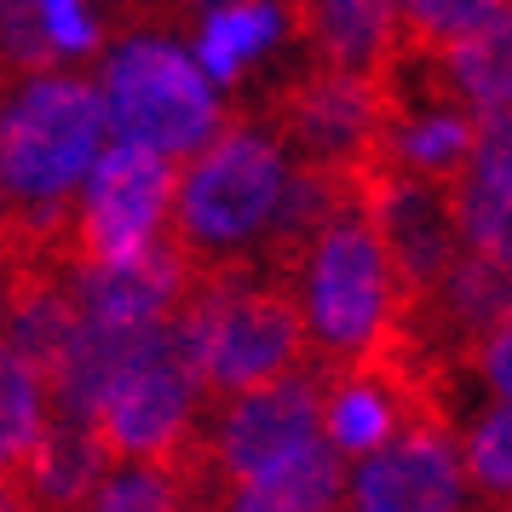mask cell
Segmentation results:
<instances>
[{"mask_svg": "<svg viewBox=\"0 0 512 512\" xmlns=\"http://www.w3.org/2000/svg\"><path fill=\"white\" fill-rule=\"evenodd\" d=\"M52 420H58L52 374L6 351V363H0V455L12 472H24V461L41 449Z\"/></svg>", "mask_w": 512, "mask_h": 512, "instance_id": "23", "label": "cell"}, {"mask_svg": "<svg viewBox=\"0 0 512 512\" xmlns=\"http://www.w3.org/2000/svg\"><path fill=\"white\" fill-rule=\"evenodd\" d=\"M392 121V93L386 81L369 70H340V64H317L282 93L277 127L288 133L294 156L334 173L363 179L380 162V139Z\"/></svg>", "mask_w": 512, "mask_h": 512, "instance_id": "8", "label": "cell"}, {"mask_svg": "<svg viewBox=\"0 0 512 512\" xmlns=\"http://www.w3.org/2000/svg\"><path fill=\"white\" fill-rule=\"evenodd\" d=\"M98 87L116 139L150 144L173 162L225 133V87L202 70L190 41L167 29H127L98 52Z\"/></svg>", "mask_w": 512, "mask_h": 512, "instance_id": "4", "label": "cell"}, {"mask_svg": "<svg viewBox=\"0 0 512 512\" xmlns=\"http://www.w3.org/2000/svg\"><path fill=\"white\" fill-rule=\"evenodd\" d=\"M288 35H305L300 6H288V0H208V6H196L190 47L219 87H236L265 58H277Z\"/></svg>", "mask_w": 512, "mask_h": 512, "instance_id": "13", "label": "cell"}, {"mask_svg": "<svg viewBox=\"0 0 512 512\" xmlns=\"http://www.w3.org/2000/svg\"><path fill=\"white\" fill-rule=\"evenodd\" d=\"M185 323L196 334L202 363H208L213 392H225V397L294 374V363L311 346L300 300L294 294H277L271 282L242 277V265L208 271V277L190 288Z\"/></svg>", "mask_w": 512, "mask_h": 512, "instance_id": "5", "label": "cell"}, {"mask_svg": "<svg viewBox=\"0 0 512 512\" xmlns=\"http://www.w3.org/2000/svg\"><path fill=\"white\" fill-rule=\"evenodd\" d=\"M87 507H98V512H167V507H179V478H173V466L162 455H121L104 472V484H98V495Z\"/></svg>", "mask_w": 512, "mask_h": 512, "instance_id": "25", "label": "cell"}, {"mask_svg": "<svg viewBox=\"0 0 512 512\" xmlns=\"http://www.w3.org/2000/svg\"><path fill=\"white\" fill-rule=\"evenodd\" d=\"M190 6H208V0H190Z\"/></svg>", "mask_w": 512, "mask_h": 512, "instance_id": "30", "label": "cell"}, {"mask_svg": "<svg viewBox=\"0 0 512 512\" xmlns=\"http://www.w3.org/2000/svg\"><path fill=\"white\" fill-rule=\"evenodd\" d=\"M294 300H300L311 351L323 363H369L403 323L409 282L397 271L386 236L374 231L363 196L328 219L294 259Z\"/></svg>", "mask_w": 512, "mask_h": 512, "instance_id": "3", "label": "cell"}, {"mask_svg": "<svg viewBox=\"0 0 512 512\" xmlns=\"http://www.w3.org/2000/svg\"><path fill=\"white\" fill-rule=\"evenodd\" d=\"M346 489H351L346 455L323 438L311 449H300L294 461H282L271 472L248 478V484L225 489V501L236 512H328V507H340Z\"/></svg>", "mask_w": 512, "mask_h": 512, "instance_id": "21", "label": "cell"}, {"mask_svg": "<svg viewBox=\"0 0 512 512\" xmlns=\"http://www.w3.org/2000/svg\"><path fill=\"white\" fill-rule=\"evenodd\" d=\"M455 196L461 202H495V196H512V110L507 116H489L478 127V150L466 173L455 179Z\"/></svg>", "mask_w": 512, "mask_h": 512, "instance_id": "27", "label": "cell"}, {"mask_svg": "<svg viewBox=\"0 0 512 512\" xmlns=\"http://www.w3.org/2000/svg\"><path fill=\"white\" fill-rule=\"evenodd\" d=\"M409 305H426L443 340H455V346L472 351L489 328L512 311V271L495 265L489 254H472V248H466V254L449 265V277H443L438 288L415 294Z\"/></svg>", "mask_w": 512, "mask_h": 512, "instance_id": "20", "label": "cell"}, {"mask_svg": "<svg viewBox=\"0 0 512 512\" xmlns=\"http://www.w3.org/2000/svg\"><path fill=\"white\" fill-rule=\"evenodd\" d=\"M190 254L173 242H156L144 254L121 259H75L70 294L81 317H104V323H162L196 288V271H185Z\"/></svg>", "mask_w": 512, "mask_h": 512, "instance_id": "12", "label": "cell"}, {"mask_svg": "<svg viewBox=\"0 0 512 512\" xmlns=\"http://www.w3.org/2000/svg\"><path fill=\"white\" fill-rule=\"evenodd\" d=\"M323 438V386L311 374H282V380L225 397V409L213 415L208 432V461L219 472V484L236 489L271 466L294 461L300 449Z\"/></svg>", "mask_w": 512, "mask_h": 512, "instance_id": "9", "label": "cell"}, {"mask_svg": "<svg viewBox=\"0 0 512 512\" xmlns=\"http://www.w3.org/2000/svg\"><path fill=\"white\" fill-rule=\"evenodd\" d=\"M213 392L208 363L196 351V334L185 323V305L150 323V334L139 340L127 374L116 380V392L104 403V438L116 443V455H162L173 461L185 449L190 426L202 397Z\"/></svg>", "mask_w": 512, "mask_h": 512, "instance_id": "6", "label": "cell"}, {"mask_svg": "<svg viewBox=\"0 0 512 512\" xmlns=\"http://www.w3.org/2000/svg\"><path fill=\"white\" fill-rule=\"evenodd\" d=\"M357 196H363L374 231L386 236L397 271L409 282V300L438 288L449 277V265L466 254L461 202H455L449 179H426V173H403L392 162H374L357 179Z\"/></svg>", "mask_w": 512, "mask_h": 512, "instance_id": "10", "label": "cell"}, {"mask_svg": "<svg viewBox=\"0 0 512 512\" xmlns=\"http://www.w3.org/2000/svg\"><path fill=\"white\" fill-rule=\"evenodd\" d=\"M472 369H478L489 397H512V311L472 346Z\"/></svg>", "mask_w": 512, "mask_h": 512, "instance_id": "29", "label": "cell"}, {"mask_svg": "<svg viewBox=\"0 0 512 512\" xmlns=\"http://www.w3.org/2000/svg\"><path fill=\"white\" fill-rule=\"evenodd\" d=\"M472 495L461 438L438 420H409L392 443L351 461L346 501L363 512H455Z\"/></svg>", "mask_w": 512, "mask_h": 512, "instance_id": "11", "label": "cell"}, {"mask_svg": "<svg viewBox=\"0 0 512 512\" xmlns=\"http://www.w3.org/2000/svg\"><path fill=\"white\" fill-rule=\"evenodd\" d=\"M403 6V29H409V41L415 47H449V41H461L466 29L489 24L501 6L512 0H397Z\"/></svg>", "mask_w": 512, "mask_h": 512, "instance_id": "26", "label": "cell"}, {"mask_svg": "<svg viewBox=\"0 0 512 512\" xmlns=\"http://www.w3.org/2000/svg\"><path fill=\"white\" fill-rule=\"evenodd\" d=\"M110 139L116 127L98 75H75L64 64L24 70L0 116V185L12 225L41 236L64 213H75V196Z\"/></svg>", "mask_w": 512, "mask_h": 512, "instance_id": "1", "label": "cell"}, {"mask_svg": "<svg viewBox=\"0 0 512 512\" xmlns=\"http://www.w3.org/2000/svg\"><path fill=\"white\" fill-rule=\"evenodd\" d=\"M173 202H179L173 156L133 139H110L75 196V242L87 259L144 254L173 225Z\"/></svg>", "mask_w": 512, "mask_h": 512, "instance_id": "7", "label": "cell"}, {"mask_svg": "<svg viewBox=\"0 0 512 512\" xmlns=\"http://www.w3.org/2000/svg\"><path fill=\"white\" fill-rule=\"evenodd\" d=\"M461 202V196H455ZM461 236L472 254H489L495 265L512 271V196L495 202H461Z\"/></svg>", "mask_w": 512, "mask_h": 512, "instance_id": "28", "label": "cell"}, {"mask_svg": "<svg viewBox=\"0 0 512 512\" xmlns=\"http://www.w3.org/2000/svg\"><path fill=\"white\" fill-rule=\"evenodd\" d=\"M110 455H116V443L104 438L98 420L58 415L41 449L24 461V495L41 507H87L110 472Z\"/></svg>", "mask_w": 512, "mask_h": 512, "instance_id": "19", "label": "cell"}, {"mask_svg": "<svg viewBox=\"0 0 512 512\" xmlns=\"http://www.w3.org/2000/svg\"><path fill=\"white\" fill-rule=\"evenodd\" d=\"M104 52V18L93 0H6V58L18 70H70Z\"/></svg>", "mask_w": 512, "mask_h": 512, "instance_id": "18", "label": "cell"}, {"mask_svg": "<svg viewBox=\"0 0 512 512\" xmlns=\"http://www.w3.org/2000/svg\"><path fill=\"white\" fill-rule=\"evenodd\" d=\"M75 328H81V305L70 294V277L12 282V305H6V351L12 357H24V363L52 374Z\"/></svg>", "mask_w": 512, "mask_h": 512, "instance_id": "22", "label": "cell"}, {"mask_svg": "<svg viewBox=\"0 0 512 512\" xmlns=\"http://www.w3.org/2000/svg\"><path fill=\"white\" fill-rule=\"evenodd\" d=\"M478 127L466 104L449 93L415 98V104H392L386 139H380V162L403 167V173H426V179H461L472 150H478Z\"/></svg>", "mask_w": 512, "mask_h": 512, "instance_id": "14", "label": "cell"}, {"mask_svg": "<svg viewBox=\"0 0 512 512\" xmlns=\"http://www.w3.org/2000/svg\"><path fill=\"white\" fill-rule=\"evenodd\" d=\"M403 426H409V392L374 357L369 363H346V374H334L323 386V432L346 461L374 455Z\"/></svg>", "mask_w": 512, "mask_h": 512, "instance_id": "16", "label": "cell"}, {"mask_svg": "<svg viewBox=\"0 0 512 512\" xmlns=\"http://www.w3.org/2000/svg\"><path fill=\"white\" fill-rule=\"evenodd\" d=\"M461 449H466L472 489L512 507V397H495L478 420H466Z\"/></svg>", "mask_w": 512, "mask_h": 512, "instance_id": "24", "label": "cell"}, {"mask_svg": "<svg viewBox=\"0 0 512 512\" xmlns=\"http://www.w3.org/2000/svg\"><path fill=\"white\" fill-rule=\"evenodd\" d=\"M432 81L438 93L466 104L478 121L512 110V6H501L489 24L466 29L461 41L432 47Z\"/></svg>", "mask_w": 512, "mask_h": 512, "instance_id": "17", "label": "cell"}, {"mask_svg": "<svg viewBox=\"0 0 512 512\" xmlns=\"http://www.w3.org/2000/svg\"><path fill=\"white\" fill-rule=\"evenodd\" d=\"M300 29L317 64L380 75L409 41L397 0H300Z\"/></svg>", "mask_w": 512, "mask_h": 512, "instance_id": "15", "label": "cell"}, {"mask_svg": "<svg viewBox=\"0 0 512 512\" xmlns=\"http://www.w3.org/2000/svg\"><path fill=\"white\" fill-rule=\"evenodd\" d=\"M294 173H300V156L282 127L225 121V133L179 167V202H173L179 248L202 259L208 271L271 259V236H277Z\"/></svg>", "mask_w": 512, "mask_h": 512, "instance_id": "2", "label": "cell"}]
</instances>
